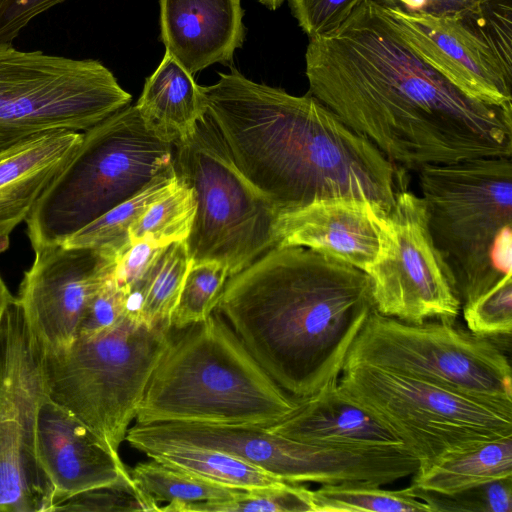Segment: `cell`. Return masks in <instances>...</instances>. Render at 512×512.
Segmentation results:
<instances>
[{
  "label": "cell",
  "instance_id": "1",
  "mask_svg": "<svg viewBox=\"0 0 512 512\" xmlns=\"http://www.w3.org/2000/svg\"><path fill=\"white\" fill-rule=\"evenodd\" d=\"M305 62L308 93L405 170L512 156V109L461 90L372 0L332 34L310 38Z\"/></svg>",
  "mask_w": 512,
  "mask_h": 512
},
{
  "label": "cell",
  "instance_id": "2",
  "mask_svg": "<svg viewBox=\"0 0 512 512\" xmlns=\"http://www.w3.org/2000/svg\"><path fill=\"white\" fill-rule=\"evenodd\" d=\"M218 77L202 86L207 113L240 173L278 214L335 198L389 213L406 189V170L311 94L254 82L233 66Z\"/></svg>",
  "mask_w": 512,
  "mask_h": 512
},
{
  "label": "cell",
  "instance_id": "3",
  "mask_svg": "<svg viewBox=\"0 0 512 512\" xmlns=\"http://www.w3.org/2000/svg\"><path fill=\"white\" fill-rule=\"evenodd\" d=\"M375 310L368 275L301 246H276L229 277L216 310L288 395L338 383Z\"/></svg>",
  "mask_w": 512,
  "mask_h": 512
},
{
  "label": "cell",
  "instance_id": "4",
  "mask_svg": "<svg viewBox=\"0 0 512 512\" xmlns=\"http://www.w3.org/2000/svg\"><path fill=\"white\" fill-rule=\"evenodd\" d=\"M180 331L153 371L136 423L270 427L299 408L217 311Z\"/></svg>",
  "mask_w": 512,
  "mask_h": 512
},
{
  "label": "cell",
  "instance_id": "5",
  "mask_svg": "<svg viewBox=\"0 0 512 512\" xmlns=\"http://www.w3.org/2000/svg\"><path fill=\"white\" fill-rule=\"evenodd\" d=\"M171 329L125 314L113 327L77 337L65 352L36 353L46 396L84 425L113 455L135 419Z\"/></svg>",
  "mask_w": 512,
  "mask_h": 512
},
{
  "label": "cell",
  "instance_id": "6",
  "mask_svg": "<svg viewBox=\"0 0 512 512\" xmlns=\"http://www.w3.org/2000/svg\"><path fill=\"white\" fill-rule=\"evenodd\" d=\"M417 172L432 237L461 303L512 276L511 157L426 165Z\"/></svg>",
  "mask_w": 512,
  "mask_h": 512
},
{
  "label": "cell",
  "instance_id": "7",
  "mask_svg": "<svg viewBox=\"0 0 512 512\" xmlns=\"http://www.w3.org/2000/svg\"><path fill=\"white\" fill-rule=\"evenodd\" d=\"M173 163V146L149 131L135 105L83 132L64 169L26 219L32 248L67 237L142 190Z\"/></svg>",
  "mask_w": 512,
  "mask_h": 512
},
{
  "label": "cell",
  "instance_id": "8",
  "mask_svg": "<svg viewBox=\"0 0 512 512\" xmlns=\"http://www.w3.org/2000/svg\"><path fill=\"white\" fill-rule=\"evenodd\" d=\"M172 146L176 174L196 203L186 239L191 263L220 262L231 277L277 246L278 212L240 173L207 112Z\"/></svg>",
  "mask_w": 512,
  "mask_h": 512
},
{
  "label": "cell",
  "instance_id": "9",
  "mask_svg": "<svg viewBox=\"0 0 512 512\" xmlns=\"http://www.w3.org/2000/svg\"><path fill=\"white\" fill-rule=\"evenodd\" d=\"M344 394L388 425L419 462L512 437V406L480 400L432 382L365 363H346Z\"/></svg>",
  "mask_w": 512,
  "mask_h": 512
},
{
  "label": "cell",
  "instance_id": "10",
  "mask_svg": "<svg viewBox=\"0 0 512 512\" xmlns=\"http://www.w3.org/2000/svg\"><path fill=\"white\" fill-rule=\"evenodd\" d=\"M131 99L98 60L0 44V151L43 133L84 132Z\"/></svg>",
  "mask_w": 512,
  "mask_h": 512
},
{
  "label": "cell",
  "instance_id": "11",
  "mask_svg": "<svg viewBox=\"0 0 512 512\" xmlns=\"http://www.w3.org/2000/svg\"><path fill=\"white\" fill-rule=\"evenodd\" d=\"M346 363L369 364L512 406V373L506 354L493 340L457 327L455 321L411 324L374 310Z\"/></svg>",
  "mask_w": 512,
  "mask_h": 512
},
{
  "label": "cell",
  "instance_id": "12",
  "mask_svg": "<svg viewBox=\"0 0 512 512\" xmlns=\"http://www.w3.org/2000/svg\"><path fill=\"white\" fill-rule=\"evenodd\" d=\"M365 273L383 316L420 324L455 321L460 313L457 283L432 237L425 202L407 188L396 194L381 252Z\"/></svg>",
  "mask_w": 512,
  "mask_h": 512
},
{
  "label": "cell",
  "instance_id": "13",
  "mask_svg": "<svg viewBox=\"0 0 512 512\" xmlns=\"http://www.w3.org/2000/svg\"><path fill=\"white\" fill-rule=\"evenodd\" d=\"M383 9L413 49L461 90L512 109V0L461 19Z\"/></svg>",
  "mask_w": 512,
  "mask_h": 512
},
{
  "label": "cell",
  "instance_id": "14",
  "mask_svg": "<svg viewBox=\"0 0 512 512\" xmlns=\"http://www.w3.org/2000/svg\"><path fill=\"white\" fill-rule=\"evenodd\" d=\"M34 261L19 286L18 303L39 355L67 351L86 308L114 272L116 257L62 244L34 247Z\"/></svg>",
  "mask_w": 512,
  "mask_h": 512
},
{
  "label": "cell",
  "instance_id": "15",
  "mask_svg": "<svg viewBox=\"0 0 512 512\" xmlns=\"http://www.w3.org/2000/svg\"><path fill=\"white\" fill-rule=\"evenodd\" d=\"M39 374L28 346L0 332V511L39 512L47 492L34 420Z\"/></svg>",
  "mask_w": 512,
  "mask_h": 512
},
{
  "label": "cell",
  "instance_id": "16",
  "mask_svg": "<svg viewBox=\"0 0 512 512\" xmlns=\"http://www.w3.org/2000/svg\"><path fill=\"white\" fill-rule=\"evenodd\" d=\"M34 434L37 460L50 489L49 512L75 495L131 478L120 457L106 450L84 425L52 402L42 387Z\"/></svg>",
  "mask_w": 512,
  "mask_h": 512
},
{
  "label": "cell",
  "instance_id": "17",
  "mask_svg": "<svg viewBox=\"0 0 512 512\" xmlns=\"http://www.w3.org/2000/svg\"><path fill=\"white\" fill-rule=\"evenodd\" d=\"M387 212L356 198L320 200L278 214L277 246H301L366 271L377 260Z\"/></svg>",
  "mask_w": 512,
  "mask_h": 512
},
{
  "label": "cell",
  "instance_id": "18",
  "mask_svg": "<svg viewBox=\"0 0 512 512\" xmlns=\"http://www.w3.org/2000/svg\"><path fill=\"white\" fill-rule=\"evenodd\" d=\"M160 40L191 75L227 65L243 45L241 0H159Z\"/></svg>",
  "mask_w": 512,
  "mask_h": 512
},
{
  "label": "cell",
  "instance_id": "19",
  "mask_svg": "<svg viewBox=\"0 0 512 512\" xmlns=\"http://www.w3.org/2000/svg\"><path fill=\"white\" fill-rule=\"evenodd\" d=\"M83 132L58 130L0 151V237L9 238L77 152Z\"/></svg>",
  "mask_w": 512,
  "mask_h": 512
},
{
  "label": "cell",
  "instance_id": "20",
  "mask_svg": "<svg viewBox=\"0 0 512 512\" xmlns=\"http://www.w3.org/2000/svg\"><path fill=\"white\" fill-rule=\"evenodd\" d=\"M268 428L283 437L314 444L405 446L388 425L344 394L338 383L303 401L292 415Z\"/></svg>",
  "mask_w": 512,
  "mask_h": 512
},
{
  "label": "cell",
  "instance_id": "21",
  "mask_svg": "<svg viewBox=\"0 0 512 512\" xmlns=\"http://www.w3.org/2000/svg\"><path fill=\"white\" fill-rule=\"evenodd\" d=\"M135 106L147 129L171 145L190 137L207 112L202 86L167 52Z\"/></svg>",
  "mask_w": 512,
  "mask_h": 512
},
{
  "label": "cell",
  "instance_id": "22",
  "mask_svg": "<svg viewBox=\"0 0 512 512\" xmlns=\"http://www.w3.org/2000/svg\"><path fill=\"white\" fill-rule=\"evenodd\" d=\"M512 478V437H504L446 455L417 470L411 486L454 494L492 481Z\"/></svg>",
  "mask_w": 512,
  "mask_h": 512
},
{
  "label": "cell",
  "instance_id": "23",
  "mask_svg": "<svg viewBox=\"0 0 512 512\" xmlns=\"http://www.w3.org/2000/svg\"><path fill=\"white\" fill-rule=\"evenodd\" d=\"M131 446L164 465L232 488L261 489L285 482L238 457L213 448L162 442H137Z\"/></svg>",
  "mask_w": 512,
  "mask_h": 512
},
{
  "label": "cell",
  "instance_id": "24",
  "mask_svg": "<svg viewBox=\"0 0 512 512\" xmlns=\"http://www.w3.org/2000/svg\"><path fill=\"white\" fill-rule=\"evenodd\" d=\"M177 182L173 161L138 193L88 223L61 244L68 248H94L117 257L131 245L128 231L132 224L154 200L170 191Z\"/></svg>",
  "mask_w": 512,
  "mask_h": 512
},
{
  "label": "cell",
  "instance_id": "25",
  "mask_svg": "<svg viewBox=\"0 0 512 512\" xmlns=\"http://www.w3.org/2000/svg\"><path fill=\"white\" fill-rule=\"evenodd\" d=\"M190 265L186 240L164 248L144 281L128 294L130 306L139 310L143 322L171 329V316Z\"/></svg>",
  "mask_w": 512,
  "mask_h": 512
},
{
  "label": "cell",
  "instance_id": "26",
  "mask_svg": "<svg viewBox=\"0 0 512 512\" xmlns=\"http://www.w3.org/2000/svg\"><path fill=\"white\" fill-rule=\"evenodd\" d=\"M314 512H431L411 486L387 490L365 481L324 484L312 490Z\"/></svg>",
  "mask_w": 512,
  "mask_h": 512
},
{
  "label": "cell",
  "instance_id": "27",
  "mask_svg": "<svg viewBox=\"0 0 512 512\" xmlns=\"http://www.w3.org/2000/svg\"><path fill=\"white\" fill-rule=\"evenodd\" d=\"M129 473L135 484L157 503L188 504L231 497L244 489L228 487L150 458Z\"/></svg>",
  "mask_w": 512,
  "mask_h": 512
},
{
  "label": "cell",
  "instance_id": "28",
  "mask_svg": "<svg viewBox=\"0 0 512 512\" xmlns=\"http://www.w3.org/2000/svg\"><path fill=\"white\" fill-rule=\"evenodd\" d=\"M196 203L192 188L178 177L177 184L154 200L128 231L132 242L149 241L166 247L186 240L190 234Z\"/></svg>",
  "mask_w": 512,
  "mask_h": 512
},
{
  "label": "cell",
  "instance_id": "29",
  "mask_svg": "<svg viewBox=\"0 0 512 512\" xmlns=\"http://www.w3.org/2000/svg\"><path fill=\"white\" fill-rule=\"evenodd\" d=\"M167 512H314L312 490L299 483L242 490L222 499L171 504L160 507Z\"/></svg>",
  "mask_w": 512,
  "mask_h": 512
},
{
  "label": "cell",
  "instance_id": "30",
  "mask_svg": "<svg viewBox=\"0 0 512 512\" xmlns=\"http://www.w3.org/2000/svg\"><path fill=\"white\" fill-rule=\"evenodd\" d=\"M228 278V269L220 262L191 263L171 316V329L205 321L216 310Z\"/></svg>",
  "mask_w": 512,
  "mask_h": 512
},
{
  "label": "cell",
  "instance_id": "31",
  "mask_svg": "<svg viewBox=\"0 0 512 512\" xmlns=\"http://www.w3.org/2000/svg\"><path fill=\"white\" fill-rule=\"evenodd\" d=\"M468 330L495 340L512 333V276L499 280L487 291L462 304Z\"/></svg>",
  "mask_w": 512,
  "mask_h": 512
},
{
  "label": "cell",
  "instance_id": "32",
  "mask_svg": "<svg viewBox=\"0 0 512 512\" xmlns=\"http://www.w3.org/2000/svg\"><path fill=\"white\" fill-rule=\"evenodd\" d=\"M412 488L416 497L425 502L431 512L512 511V478L492 481L454 494H439Z\"/></svg>",
  "mask_w": 512,
  "mask_h": 512
},
{
  "label": "cell",
  "instance_id": "33",
  "mask_svg": "<svg viewBox=\"0 0 512 512\" xmlns=\"http://www.w3.org/2000/svg\"><path fill=\"white\" fill-rule=\"evenodd\" d=\"M158 504L131 477L75 495L56 506L54 511H160Z\"/></svg>",
  "mask_w": 512,
  "mask_h": 512
},
{
  "label": "cell",
  "instance_id": "34",
  "mask_svg": "<svg viewBox=\"0 0 512 512\" xmlns=\"http://www.w3.org/2000/svg\"><path fill=\"white\" fill-rule=\"evenodd\" d=\"M293 16L309 39L335 32L360 0H288Z\"/></svg>",
  "mask_w": 512,
  "mask_h": 512
},
{
  "label": "cell",
  "instance_id": "35",
  "mask_svg": "<svg viewBox=\"0 0 512 512\" xmlns=\"http://www.w3.org/2000/svg\"><path fill=\"white\" fill-rule=\"evenodd\" d=\"M127 299L128 293L112 274L86 308L77 337L95 336L113 327L127 313Z\"/></svg>",
  "mask_w": 512,
  "mask_h": 512
},
{
  "label": "cell",
  "instance_id": "36",
  "mask_svg": "<svg viewBox=\"0 0 512 512\" xmlns=\"http://www.w3.org/2000/svg\"><path fill=\"white\" fill-rule=\"evenodd\" d=\"M164 248L149 241L132 242L116 257L113 277L117 285L128 294L136 290Z\"/></svg>",
  "mask_w": 512,
  "mask_h": 512
},
{
  "label": "cell",
  "instance_id": "37",
  "mask_svg": "<svg viewBox=\"0 0 512 512\" xmlns=\"http://www.w3.org/2000/svg\"><path fill=\"white\" fill-rule=\"evenodd\" d=\"M386 9L407 14L461 19L483 12L498 0H372Z\"/></svg>",
  "mask_w": 512,
  "mask_h": 512
},
{
  "label": "cell",
  "instance_id": "38",
  "mask_svg": "<svg viewBox=\"0 0 512 512\" xmlns=\"http://www.w3.org/2000/svg\"><path fill=\"white\" fill-rule=\"evenodd\" d=\"M64 1L0 0V44H12L31 20Z\"/></svg>",
  "mask_w": 512,
  "mask_h": 512
},
{
  "label": "cell",
  "instance_id": "39",
  "mask_svg": "<svg viewBox=\"0 0 512 512\" xmlns=\"http://www.w3.org/2000/svg\"><path fill=\"white\" fill-rule=\"evenodd\" d=\"M15 300L0 276V325L9 305Z\"/></svg>",
  "mask_w": 512,
  "mask_h": 512
},
{
  "label": "cell",
  "instance_id": "40",
  "mask_svg": "<svg viewBox=\"0 0 512 512\" xmlns=\"http://www.w3.org/2000/svg\"><path fill=\"white\" fill-rule=\"evenodd\" d=\"M270 10L278 9L287 0H257Z\"/></svg>",
  "mask_w": 512,
  "mask_h": 512
}]
</instances>
